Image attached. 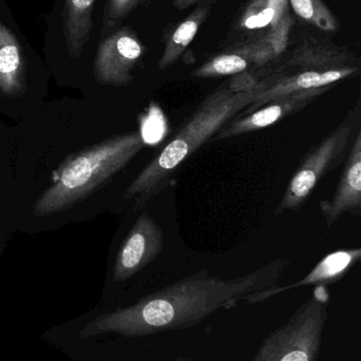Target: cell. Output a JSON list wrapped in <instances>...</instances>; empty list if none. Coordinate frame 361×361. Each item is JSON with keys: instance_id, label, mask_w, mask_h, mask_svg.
Returning a JSON list of instances; mask_svg holds the SVG:
<instances>
[{"instance_id": "22", "label": "cell", "mask_w": 361, "mask_h": 361, "mask_svg": "<svg viewBox=\"0 0 361 361\" xmlns=\"http://www.w3.org/2000/svg\"><path fill=\"white\" fill-rule=\"evenodd\" d=\"M267 1H268L269 6L275 12V17H273V21L271 25V27H273L280 20V18L288 12V0H267Z\"/></svg>"}, {"instance_id": "13", "label": "cell", "mask_w": 361, "mask_h": 361, "mask_svg": "<svg viewBox=\"0 0 361 361\" xmlns=\"http://www.w3.org/2000/svg\"><path fill=\"white\" fill-rule=\"evenodd\" d=\"M23 59L20 47L8 27L0 21V91L18 95L23 88Z\"/></svg>"}, {"instance_id": "19", "label": "cell", "mask_w": 361, "mask_h": 361, "mask_svg": "<svg viewBox=\"0 0 361 361\" xmlns=\"http://www.w3.org/2000/svg\"><path fill=\"white\" fill-rule=\"evenodd\" d=\"M292 27H294V20H292V16L286 12L276 23L275 27H271L268 33L262 36L263 40L271 49L275 59L283 54L288 49Z\"/></svg>"}, {"instance_id": "12", "label": "cell", "mask_w": 361, "mask_h": 361, "mask_svg": "<svg viewBox=\"0 0 361 361\" xmlns=\"http://www.w3.org/2000/svg\"><path fill=\"white\" fill-rule=\"evenodd\" d=\"M285 65L299 71H332L360 68V61L348 49L317 38L303 40L290 55Z\"/></svg>"}, {"instance_id": "4", "label": "cell", "mask_w": 361, "mask_h": 361, "mask_svg": "<svg viewBox=\"0 0 361 361\" xmlns=\"http://www.w3.org/2000/svg\"><path fill=\"white\" fill-rule=\"evenodd\" d=\"M329 303L328 288L315 286L311 298L263 341L252 361H317Z\"/></svg>"}, {"instance_id": "16", "label": "cell", "mask_w": 361, "mask_h": 361, "mask_svg": "<svg viewBox=\"0 0 361 361\" xmlns=\"http://www.w3.org/2000/svg\"><path fill=\"white\" fill-rule=\"evenodd\" d=\"M250 61L235 52L222 53L206 61L192 72V75L199 78H214L220 76H233L249 69Z\"/></svg>"}, {"instance_id": "10", "label": "cell", "mask_w": 361, "mask_h": 361, "mask_svg": "<svg viewBox=\"0 0 361 361\" xmlns=\"http://www.w3.org/2000/svg\"><path fill=\"white\" fill-rule=\"evenodd\" d=\"M319 208L329 227L348 212L355 216L361 214V130L348 154L332 199L320 202Z\"/></svg>"}, {"instance_id": "5", "label": "cell", "mask_w": 361, "mask_h": 361, "mask_svg": "<svg viewBox=\"0 0 361 361\" xmlns=\"http://www.w3.org/2000/svg\"><path fill=\"white\" fill-rule=\"evenodd\" d=\"M360 101L348 112L332 133L314 146L301 161L290 179L276 214L298 210L312 197L320 180L347 160L348 154L360 131Z\"/></svg>"}, {"instance_id": "7", "label": "cell", "mask_w": 361, "mask_h": 361, "mask_svg": "<svg viewBox=\"0 0 361 361\" xmlns=\"http://www.w3.org/2000/svg\"><path fill=\"white\" fill-rule=\"evenodd\" d=\"M163 233L148 212H143L125 238L114 267V280L123 282L150 264L162 252Z\"/></svg>"}, {"instance_id": "23", "label": "cell", "mask_w": 361, "mask_h": 361, "mask_svg": "<svg viewBox=\"0 0 361 361\" xmlns=\"http://www.w3.org/2000/svg\"><path fill=\"white\" fill-rule=\"evenodd\" d=\"M199 0H174L173 4L177 10H186Z\"/></svg>"}, {"instance_id": "8", "label": "cell", "mask_w": 361, "mask_h": 361, "mask_svg": "<svg viewBox=\"0 0 361 361\" xmlns=\"http://www.w3.org/2000/svg\"><path fill=\"white\" fill-rule=\"evenodd\" d=\"M144 47L135 34L121 30L110 35L100 46L95 63V73L102 84L126 86L133 80L134 68L143 56Z\"/></svg>"}, {"instance_id": "9", "label": "cell", "mask_w": 361, "mask_h": 361, "mask_svg": "<svg viewBox=\"0 0 361 361\" xmlns=\"http://www.w3.org/2000/svg\"><path fill=\"white\" fill-rule=\"evenodd\" d=\"M360 68H347L332 71H298L292 75H269L266 86L256 91L254 102L239 116L251 114L264 104L283 95L334 86L336 82L360 73Z\"/></svg>"}, {"instance_id": "15", "label": "cell", "mask_w": 361, "mask_h": 361, "mask_svg": "<svg viewBox=\"0 0 361 361\" xmlns=\"http://www.w3.org/2000/svg\"><path fill=\"white\" fill-rule=\"evenodd\" d=\"M95 0H67L65 30L68 51L72 57L80 56L91 30V14Z\"/></svg>"}, {"instance_id": "20", "label": "cell", "mask_w": 361, "mask_h": 361, "mask_svg": "<svg viewBox=\"0 0 361 361\" xmlns=\"http://www.w3.org/2000/svg\"><path fill=\"white\" fill-rule=\"evenodd\" d=\"M269 75H260L254 70H246L241 73L235 74L227 82L228 88L235 93L251 92L264 88Z\"/></svg>"}, {"instance_id": "2", "label": "cell", "mask_w": 361, "mask_h": 361, "mask_svg": "<svg viewBox=\"0 0 361 361\" xmlns=\"http://www.w3.org/2000/svg\"><path fill=\"white\" fill-rule=\"evenodd\" d=\"M260 90V89H259ZM256 91L235 93L225 82L208 95L173 139L161 148L148 166L131 183L124 197L135 201L136 209L167 188L176 171L199 148L237 118L254 102Z\"/></svg>"}, {"instance_id": "14", "label": "cell", "mask_w": 361, "mask_h": 361, "mask_svg": "<svg viewBox=\"0 0 361 361\" xmlns=\"http://www.w3.org/2000/svg\"><path fill=\"white\" fill-rule=\"evenodd\" d=\"M210 12V6H199L193 11L188 17L170 34L165 42L162 55L158 63L159 70H165L171 67L180 59L184 51L194 40L197 32L207 19Z\"/></svg>"}, {"instance_id": "3", "label": "cell", "mask_w": 361, "mask_h": 361, "mask_svg": "<svg viewBox=\"0 0 361 361\" xmlns=\"http://www.w3.org/2000/svg\"><path fill=\"white\" fill-rule=\"evenodd\" d=\"M144 145L139 133H125L68 159L57 173V182L36 202L34 214L50 216L71 207L122 171Z\"/></svg>"}, {"instance_id": "21", "label": "cell", "mask_w": 361, "mask_h": 361, "mask_svg": "<svg viewBox=\"0 0 361 361\" xmlns=\"http://www.w3.org/2000/svg\"><path fill=\"white\" fill-rule=\"evenodd\" d=\"M139 0H110L107 25H114L126 17L137 6Z\"/></svg>"}, {"instance_id": "11", "label": "cell", "mask_w": 361, "mask_h": 361, "mask_svg": "<svg viewBox=\"0 0 361 361\" xmlns=\"http://www.w3.org/2000/svg\"><path fill=\"white\" fill-rule=\"evenodd\" d=\"M360 247L331 252V254L326 255L322 260H320L303 279L299 280L295 283L288 284V286H280L278 284L273 288L254 293V294L246 297L244 301H246L248 305H258V303L265 302L268 299L282 294V293L296 290V288H303V286H330V284L343 279L347 275L348 271L360 260Z\"/></svg>"}, {"instance_id": "18", "label": "cell", "mask_w": 361, "mask_h": 361, "mask_svg": "<svg viewBox=\"0 0 361 361\" xmlns=\"http://www.w3.org/2000/svg\"><path fill=\"white\" fill-rule=\"evenodd\" d=\"M275 12L267 0H252L242 15L239 27L244 30H259L271 27Z\"/></svg>"}, {"instance_id": "1", "label": "cell", "mask_w": 361, "mask_h": 361, "mask_svg": "<svg viewBox=\"0 0 361 361\" xmlns=\"http://www.w3.org/2000/svg\"><path fill=\"white\" fill-rule=\"evenodd\" d=\"M288 263L285 259H276L247 275L228 280L201 269L131 307L101 316L88 332L136 337L186 330L220 310L237 307L254 293L278 286Z\"/></svg>"}, {"instance_id": "17", "label": "cell", "mask_w": 361, "mask_h": 361, "mask_svg": "<svg viewBox=\"0 0 361 361\" xmlns=\"http://www.w3.org/2000/svg\"><path fill=\"white\" fill-rule=\"evenodd\" d=\"M288 2L300 18L318 29L326 32H336L339 29L338 20L322 0H288Z\"/></svg>"}, {"instance_id": "6", "label": "cell", "mask_w": 361, "mask_h": 361, "mask_svg": "<svg viewBox=\"0 0 361 361\" xmlns=\"http://www.w3.org/2000/svg\"><path fill=\"white\" fill-rule=\"evenodd\" d=\"M334 86L309 89L277 97L268 103L259 107L254 112L233 118L226 126L223 127L211 142L228 140L246 133L262 130L281 122L288 116L298 114L305 109L316 99L328 92Z\"/></svg>"}]
</instances>
